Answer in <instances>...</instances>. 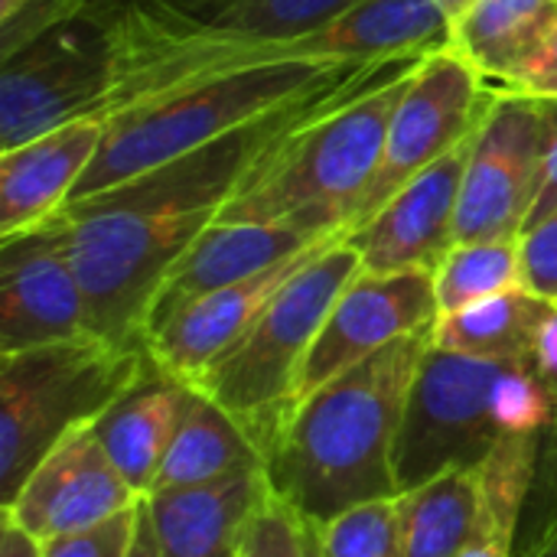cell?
Returning a JSON list of instances; mask_svg holds the SVG:
<instances>
[{
	"mask_svg": "<svg viewBox=\"0 0 557 557\" xmlns=\"http://www.w3.org/2000/svg\"><path fill=\"white\" fill-rule=\"evenodd\" d=\"M431 330L395 339L307 395L264 454L271 490L320 529L346 509L395 499V447Z\"/></svg>",
	"mask_w": 557,
	"mask_h": 557,
	"instance_id": "1",
	"label": "cell"
},
{
	"mask_svg": "<svg viewBox=\"0 0 557 557\" xmlns=\"http://www.w3.org/2000/svg\"><path fill=\"white\" fill-rule=\"evenodd\" d=\"M421 62L424 55L382 59L336 88L255 163L215 222H287L313 238L346 235Z\"/></svg>",
	"mask_w": 557,
	"mask_h": 557,
	"instance_id": "2",
	"label": "cell"
},
{
	"mask_svg": "<svg viewBox=\"0 0 557 557\" xmlns=\"http://www.w3.org/2000/svg\"><path fill=\"white\" fill-rule=\"evenodd\" d=\"M356 3L359 0H219L193 16L98 10L114 36V95L104 114L189 82L274 65L287 39L330 26Z\"/></svg>",
	"mask_w": 557,
	"mask_h": 557,
	"instance_id": "3",
	"label": "cell"
},
{
	"mask_svg": "<svg viewBox=\"0 0 557 557\" xmlns=\"http://www.w3.org/2000/svg\"><path fill=\"white\" fill-rule=\"evenodd\" d=\"M369 62H274L202 78L104 114L101 147L69 202L186 157ZM65 202V206H69Z\"/></svg>",
	"mask_w": 557,
	"mask_h": 557,
	"instance_id": "4",
	"label": "cell"
},
{
	"mask_svg": "<svg viewBox=\"0 0 557 557\" xmlns=\"http://www.w3.org/2000/svg\"><path fill=\"white\" fill-rule=\"evenodd\" d=\"M150 349L98 336L0 356V509L72 431L95 424L147 369Z\"/></svg>",
	"mask_w": 557,
	"mask_h": 557,
	"instance_id": "5",
	"label": "cell"
},
{
	"mask_svg": "<svg viewBox=\"0 0 557 557\" xmlns=\"http://www.w3.org/2000/svg\"><path fill=\"white\" fill-rule=\"evenodd\" d=\"M362 274V258L346 235L333 238L300 268L248 326V333L196 382L268 454L294 411L300 366L317 343L339 294Z\"/></svg>",
	"mask_w": 557,
	"mask_h": 557,
	"instance_id": "6",
	"label": "cell"
},
{
	"mask_svg": "<svg viewBox=\"0 0 557 557\" xmlns=\"http://www.w3.org/2000/svg\"><path fill=\"white\" fill-rule=\"evenodd\" d=\"M114 95L111 23L82 7L0 59V150L104 114Z\"/></svg>",
	"mask_w": 557,
	"mask_h": 557,
	"instance_id": "7",
	"label": "cell"
},
{
	"mask_svg": "<svg viewBox=\"0 0 557 557\" xmlns=\"http://www.w3.org/2000/svg\"><path fill=\"white\" fill-rule=\"evenodd\" d=\"M516 359H480L428 346L411 382L395 476L408 493L447 470H476L506 437L493 418V388ZM398 493V496H401Z\"/></svg>",
	"mask_w": 557,
	"mask_h": 557,
	"instance_id": "8",
	"label": "cell"
},
{
	"mask_svg": "<svg viewBox=\"0 0 557 557\" xmlns=\"http://www.w3.org/2000/svg\"><path fill=\"white\" fill-rule=\"evenodd\" d=\"M496 88H490L457 52L437 49L414 69L385 134V150L369 180L346 235L366 225L401 186L457 150L486 121Z\"/></svg>",
	"mask_w": 557,
	"mask_h": 557,
	"instance_id": "9",
	"label": "cell"
},
{
	"mask_svg": "<svg viewBox=\"0 0 557 557\" xmlns=\"http://www.w3.org/2000/svg\"><path fill=\"white\" fill-rule=\"evenodd\" d=\"M539 166L542 101L499 91L473 134L457 206V245L522 238L539 193Z\"/></svg>",
	"mask_w": 557,
	"mask_h": 557,
	"instance_id": "10",
	"label": "cell"
},
{
	"mask_svg": "<svg viewBox=\"0 0 557 557\" xmlns=\"http://www.w3.org/2000/svg\"><path fill=\"white\" fill-rule=\"evenodd\" d=\"M441 310L434 294V274H369L362 271L333 304L317 343L310 346L294 408L313 395L320 385L366 362L379 349L405 339L411 333L434 330Z\"/></svg>",
	"mask_w": 557,
	"mask_h": 557,
	"instance_id": "11",
	"label": "cell"
},
{
	"mask_svg": "<svg viewBox=\"0 0 557 557\" xmlns=\"http://www.w3.org/2000/svg\"><path fill=\"white\" fill-rule=\"evenodd\" d=\"M78 336H88V313L59 212L29 232L3 238L0 356Z\"/></svg>",
	"mask_w": 557,
	"mask_h": 557,
	"instance_id": "12",
	"label": "cell"
},
{
	"mask_svg": "<svg viewBox=\"0 0 557 557\" xmlns=\"http://www.w3.org/2000/svg\"><path fill=\"white\" fill-rule=\"evenodd\" d=\"M140 499L144 496L127 486L88 424L72 431L36 463L13 503L3 506V522L42 545L101 525L140 506Z\"/></svg>",
	"mask_w": 557,
	"mask_h": 557,
	"instance_id": "13",
	"label": "cell"
},
{
	"mask_svg": "<svg viewBox=\"0 0 557 557\" xmlns=\"http://www.w3.org/2000/svg\"><path fill=\"white\" fill-rule=\"evenodd\" d=\"M473 137L401 186L366 225L349 232V245L369 274H434L457 245V206Z\"/></svg>",
	"mask_w": 557,
	"mask_h": 557,
	"instance_id": "14",
	"label": "cell"
},
{
	"mask_svg": "<svg viewBox=\"0 0 557 557\" xmlns=\"http://www.w3.org/2000/svg\"><path fill=\"white\" fill-rule=\"evenodd\" d=\"M336 235L320 238L307 251L248 277L238 284H228L222 290H212L193 304H186L176 317H170L160 330L147 336L150 359L166 369L170 375L196 385L206 369H212L245 333L248 326L261 317V310L271 304V297L300 271L307 268Z\"/></svg>",
	"mask_w": 557,
	"mask_h": 557,
	"instance_id": "15",
	"label": "cell"
},
{
	"mask_svg": "<svg viewBox=\"0 0 557 557\" xmlns=\"http://www.w3.org/2000/svg\"><path fill=\"white\" fill-rule=\"evenodd\" d=\"M317 242L320 238L287 222H212L166 274L147 320V336L176 317L186 304L228 284L248 281Z\"/></svg>",
	"mask_w": 557,
	"mask_h": 557,
	"instance_id": "16",
	"label": "cell"
},
{
	"mask_svg": "<svg viewBox=\"0 0 557 557\" xmlns=\"http://www.w3.org/2000/svg\"><path fill=\"white\" fill-rule=\"evenodd\" d=\"M104 137V117H78L13 150H0V242L65 209Z\"/></svg>",
	"mask_w": 557,
	"mask_h": 557,
	"instance_id": "17",
	"label": "cell"
},
{
	"mask_svg": "<svg viewBox=\"0 0 557 557\" xmlns=\"http://www.w3.org/2000/svg\"><path fill=\"white\" fill-rule=\"evenodd\" d=\"M271 493L264 467L225 480L144 496L163 557H238L245 532Z\"/></svg>",
	"mask_w": 557,
	"mask_h": 557,
	"instance_id": "18",
	"label": "cell"
},
{
	"mask_svg": "<svg viewBox=\"0 0 557 557\" xmlns=\"http://www.w3.org/2000/svg\"><path fill=\"white\" fill-rule=\"evenodd\" d=\"M557 33V0H470L450 20L447 49L490 88L519 91L545 62Z\"/></svg>",
	"mask_w": 557,
	"mask_h": 557,
	"instance_id": "19",
	"label": "cell"
},
{
	"mask_svg": "<svg viewBox=\"0 0 557 557\" xmlns=\"http://www.w3.org/2000/svg\"><path fill=\"white\" fill-rule=\"evenodd\" d=\"M196 385L170 375L153 359L140 379L91 424L104 454L137 496H150Z\"/></svg>",
	"mask_w": 557,
	"mask_h": 557,
	"instance_id": "20",
	"label": "cell"
},
{
	"mask_svg": "<svg viewBox=\"0 0 557 557\" xmlns=\"http://www.w3.org/2000/svg\"><path fill=\"white\" fill-rule=\"evenodd\" d=\"M251 467H264L258 441L219 401L196 388L157 473L153 493L215 483Z\"/></svg>",
	"mask_w": 557,
	"mask_h": 557,
	"instance_id": "21",
	"label": "cell"
},
{
	"mask_svg": "<svg viewBox=\"0 0 557 557\" xmlns=\"http://www.w3.org/2000/svg\"><path fill=\"white\" fill-rule=\"evenodd\" d=\"M480 467L447 470L398 496L405 557H463L480 525Z\"/></svg>",
	"mask_w": 557,
	"mask_h": 557,
	"instance_id": "22",
	"label": "cell"
},
{
	"mask_svg": "<svg viewBox=\"0 0 557 557\" xmlns=\"http://www.w3.org/2000/svg\"><path fill=\"white\" fill-rule=\"evenodd\" d=\"M552 313L555 304L529 290H509L467 310L437 317L431 343L480 359H535L539 333Z\"/></svg>",
	"mask_w": 557,
	"mask_h": 557,
	"instance_id": "23",
	"label": "cell"
},
{
	"mask_svg": "<svg viewBox=\"0 0 557 557\" xmlns=\"http://www.w3.org/2000/svg\"><path fill=\"white\" fill-rule=\"evenodd\" d=\"M542 434H506L480 467V525L463 557H516L522 509L535 480Z\"/></svg>",
	"mask_w": 557,
	"mask_h": 557,
	"instance_id": "24",
	"label": "cell"
},
{
	"mask_svg": "<svg viewBox=\"0 0 557 557\" xmlns=\"http://www.w3.org/2000/svg\"><path fill=\"white\" fill-rule=\"evenodd\" d=\"M525 290L522 287V258L516 242H463L447 251L441 268L434 271L437 310L457 313L480 300Z\"/></svg>",
	"mask_w": 557,
	"mask_h": 557,
	"instance_id": "25",
	"label": "cell"
},
{
	"mask_svg": "<svg viewBox=\"0 0 557 557\" xmlns=\"http://www.w3.org/2000/svg\"><path fill=\"white\" fill-rule=\"evenodd\" d=\"M310 545L317 557H405L398 496L346 509L326 525L310 529Z\"/></svg>",
	"mask_w": 557,
	"mask_h": 557,
	"instance_id": "26",
	"label": "cell"
},
{
	"mask_svg": "<svg viewBox=\"0 0 557 557\" xmlns=\"http://www.w3.org/2000/svg\"><path fill=\"white\" fill-rule=\"evenodd\" d=\"M548 392H552V414L542 428L535 480L522 509L516 557H545L557 539V385H548Z\"/></svg>",
	"mask_w": 557,
	"mask_h": 557,
	"instance_id": "27",
	"label": "cell"
},
{
	"mask_svg": "<svg viewBox=\"0 0 557 557\" xmlns=\"http://www.w3.org/2000/svg\"><path fill=\"white\" fill-rule=\"evenodd\" d=\"M238 557H310V529L271 490L245 532Z\"/></svg>",
	"mask_w": 557,
	"mask_h": 557,
	"instance_id": "28",
	"label": "cell"
},
{
	"mask_svg": "<svg viewBox=\"0 0 557 557\" xmlns=\"http://www.w3.org/2000/svg\"><path fill=\"white\" fill-rule=\"evenodd\" d=\"M137 519H140V506L117 512L114 519L91 525L85 532L42 542V557H127L137 535Z\"/></svg>",
	"mask_w": 557,
	"mask_h": 557,
	"instance_id": "29",
	"label": "cell"
},
{
	"mask_svg": "<svg viewBox=\"0 0 557 557\" xmlns=\"http://www.w3.org/2000/svg\"><path fill=\"white\" fill-rule=\"evenodd\" d=\"M522 287L557 307V212L519 238Z\"/></svg>",
	"mask_w": 557,
	"mask_h": 557,
	"instance_id": "30",
	"label": "cell"
},
{
	"mask_svg": "<svg viewBox=\"0 0 557 557\" xmlns=\"http://www.w3.org/2000/svg\"><path fill=\"white\" fill-rule=\"evenodd\" d=\"M539 101H542V166H539V193L525 232L557 212V98H539Z\"/></svg>",
	"mask_w": 557,
	"mask_h": 557,
	"instance_id": "31",
	"label": "cell"
},
{
	"mask_svg": "<svg viewBox=\"0 0 557 557\" xmlns=\"http://www.w3.org/2000/svg\"><path fill=\"white\" fill-rule=\"evenodd\" d=\"M215 3L219 0H85L91 10H144L157 16H193Z\"/></svg>",
	"mask_w": 557,
	"mask_h": 557,
	"instance_id": "32",
	"label": "cell"
},
{
	"mask_svg": "<svg viewBox=\"0 0 557 557\" xmlns=\"http://www.w3.org/2000/svg\"><path fill=\"white\" fill-rule=\"evenodd\" d=\"M535 366H539V375L545 379V385H557V307L555 313L545 320L542 333H539Z\"/></svg>",
	"mask_w": 557,
	"mask_h": 557,
	"instance_id": "33",
	"label": "cell"
},
{
	"mask_svg": "<svg viewBox=\"0 0 557 557\" xmlns=\"http://www.w3.org/2000/svg\"><path fill=\"white\" fill-rule=\"evenodd\" d=\"M519 95H532V98H557V33L548 46L545 62L525 78V85L519 88Z\"/></svg>",
	"mask_w": 557,
	"mask_h": 557,
	"instance_id": "34",
	"label": "cell"
},
{
	"mask_svg": "<svg viewBox=\"0 0 557 557\" xmlns=\"http://www.w3.org/2000/svg\"><path fill=\"white\" fill-rule=\"evenodd\" d=\"M0 557H42V545L23 529L3 522L0 525Z\"/></svg>",
	"mask_w": 557,
	"mask_h": 557,
	"instance_id": "35",
	"label": "cell"
},
{
	"mask_svg": "<svg viewBox=\"0 0 557 557\" xmlns=\"http://www.w3.org/2000/svg\"><path fill=\"white\" fill-rule=\"evenodd\" d=\"M127 557H163L160 542H157V532H153V525H150V516H147V506H144V503H140L137 535H134V545H131V555Z\"/></svg>",
	"mask_w": 557,
	"mask_h": 557,
	"instance_id": "36",
	"label": "cell"
},
{
	"mask_svg": "<svg viewBox=\"0 0 557 557\" xmlns=\"http://www.w3.org/2000/svg\"><path fill=\"white\" fill-rule=\"evenodd\" d=\"M29 0H0V23H7V20H13L23 7H26Z\"/></svg>",
	"mask_w": 557,
	"mask_h": 557,
	"instance_id": "37",
	"label": "cell"
},
{
	"mask_svg": "<svg viewBox=\"0 0 557 557\" xmlns=\"http://www.w3.org/2000/svg\"><path fill=\"white\" fill-rule=\"evenodd\" d=\"M467 3H470V0H441V7L447 10V16H450V20H454V16H457V13H460Z\"/></svg>",
	"mask_w": 557,
	"mask_h": 557,
	"instance_id": "38",
	"label": "cell"
},
{
	"mask_svg": "<svg viewBox=\"0 0 557 557\" xmlns=\"http://www.w3.org/2000/svg\"><path fill=\"white\" fill-rule=\"evenodd\" d=\"M545 557H557V539H555V545H552V548L545 552Z\"/></svg>",
	"mask_w": 557,
	"mask_h": 557,
	"instance_id": "39",
	"label": "cell"
},
{
	"mask_svg": "<svg viewBox=\"0 0 557 557\" xmlns=\"http://www.w3.org/2000/svg\"><path fill=\"white\" fill-rule=\"evenodd\" d=\"M310 557H317V555H313V545H310Z\"/></svg>",
	"mask_w": 557,
	"mask_h": 557,
	"instance_id": "40",
	"label": "cell"
}]
</instances>
